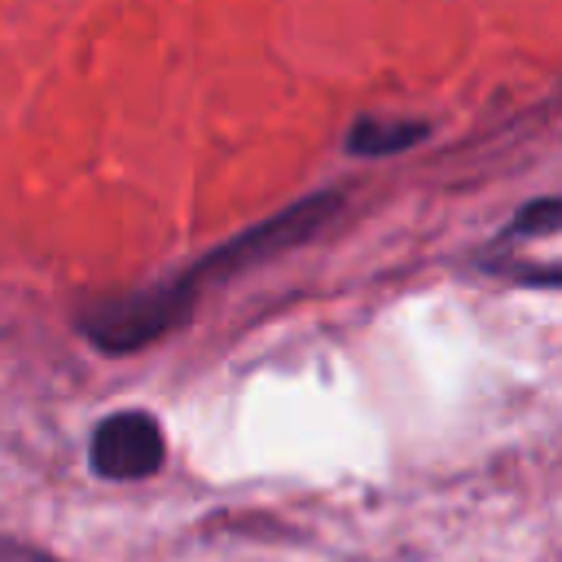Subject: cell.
Masks as SVG:
<instances>
[{
  "instance_id": "1",
  "label": "cell",
  "mask_w": 562,
  "mask_h": 562,
  "mask_svg": "<svg viewBox=\"0 0 562 562\" xmlns=\"http://www.w3.org/2000/svg\"><path fill=\"white\" fill-rule=\"evenodd\" d=\"M189 312H193V303L167 277V281L132 290V294H110V299L83 303L75 312V325L101 356H132V351L158 342L162 334H171Z\"/></svg>"
},
{
  "instance_id": "2",
  "label": "cell",
  "mask_w": 562,
  "mask_h": 562,
  "mask_svg": "<svg viewBox=\"0 0 562 562\" xmlns=\"http://www.w3.org/2000/svg\"><path fill=\"white\" fill-rule=\"evenodd\" d=\"M162 457H167L162 426L145 408H119V413L101 417L88 439V465H92V474H101L110 483L149 479L162 470Z\"/></svg>"
},
{
  "instance_id": "3",
  "label": "cell",
  "mask_w": 562,
  "mask_h": 562,
  "mask_svg": "<svg viewBox=\"0 0 562 562\" xmlns=\"http://www.w3.org/2000/svg\"><path fill=\"white\" fill-rule=\"evenodd\" d=\"M426 132H430V123H422V119H373V114H364L347 132V149L360 154V158H386V154H404Z\"/></svg>"
},
{
  "instance_id": "4",
  "label": "cell",
  "mask_w": 562,
  "mask_h": 562,
  "mask_svg": "<svg viewBox=\"0 0 562 562\" xmlns=\"http://www.w3.org/2000/svg\"><path fill=\"white\" fill-rule=\"evenodd\" d=\"M0 562H57L53 553L26 544V540H13V536H0Z\"/></svg>"
}]
</instances>
